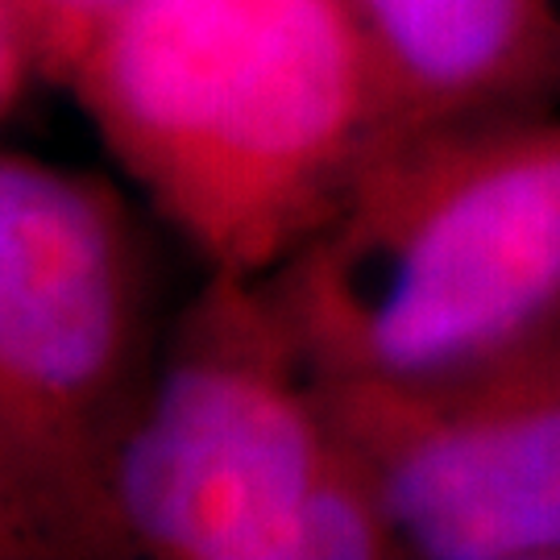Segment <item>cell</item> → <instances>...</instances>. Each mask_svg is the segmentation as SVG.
Instances as JSON below:
<instances>
[{
	"label": "cell",
	"mask_w": 560,
	"mask_h": 560,
	"mask_svg": "<svg viewBox=\"0 0 560 560\" xmlns=\"http://www.w3.org/2000/svg\"><path fill=\"white\" fill-rule=\"evenodd\" d=\"M117 171L208 275L270 279L378 145V96L340 0H113L55 46Z\"/></svg>",
	"instance_id": "cell-1"
},
{
	"label": "cell",
	"mask_w": 560,
	"mask_h": 560,
	"mask_svg": "<svg viewBox=\"0 0 560 560\" xmlns=\"http://www.w3.org/2000/svg\"><path fill=\"white\" fill-rule=\"evenodd\" d=\"M104 4H113V0H21V9H25V21H30V30H34V50H38V71L46 67V59L55 55V46H59L75 25L92 18L96 9Z\"/></svg>",
	"instance_id": "cell-8"
},
{
	"label": "cell",
	"mask_w": 560,
	"mask_h": 560,
	"mask_svg": "<svg viewBox=\"0 0 560 560\" xmlns=\"http://www.w3.org/2000/svg\"><path fill=\"white\" fill-rule=\"evenodd\" d=\"M0 560H38L34 544L25 536L21 520L13 515V506L4 502V494H0Z\"/></svg>",
	"instance_id": "cell-9"
},
{
	"label": "cell",
	"mask_w": 560,
	"mask_h": 560,
	"mask_svg": "<svg viewBox=\"0 0 560 560\" xmlns=\"http://www.w3.org/2000/svg\"><path fill=\"white\" fill-rule=\"evenodd\" d=\"M129 557H402L270 279L208 275L117 460Z\"/></svg>",
	"instance_id": "cell-3"
},
{
	"label": "cell",
	"mask_w": 560,
	"mask_h": 560,
	"mask_svg": "<svg viewBox=\"0 0 560 560\" xmlns=\"http://www.w3.org/2000/svg\"><path fill=\"white\" fill-rule=\"evenodd\" d=\"M270 287L320 374L432 378L560 328V104L378 145Z\"/></svg>",
	"instance_id": "cell-2"
},
{
	"label": "cell",
	"mask_w": 560,
	"mask_h": 560,
	"mask_svg": "<svg viewBox=\"0 0 560 560\" xmlns=\"http://www.w3.org/2000/svg\"><path fill=\"white\" fill-rule=\"evenodd\" d=\"M316 378L402 557L560 560V328L432 378Z\"/></svg>",
	"instance_id": "cell-5"
},
{
	"label": "cell",
	"mask_w": 560,
	"mask_h": 560,
	"mask_svg": "<svg viewBox=\"0 0 560 560\" xmlns=\"http://www.w3.org/2000/svg\"><path fill=\"white\" fill-rule=\"evenodd\" d=\"M154 282L113 183L0 150V494L38 560H120L117 460L154 374Z\"/></svg>",
	"instance_id": "cell-4"
},
{
	"label": "cell",
	"mask_w": 560,
	"mask_h": 560,
	"mask_svg": "<svg viewBox=\"0 0 560 560\" xmlns=\"http://www.w3.org/2000/svg\"><path fill=\"white\" fill-rule=\"evenodd\" d=\"M340 4L374 80L378 145L457 120L560 104V0Z\"/></svg>",
	"instance_id": "cell-6"
},
{
	"label": "cell",
	"mask_w": 560,
	"mask_h": 560,
	"mask_svg": "<svg viewBox=\"0 0 560 560\" xmlns=\"http://www.w3.org/2000/svg\"><path fill=\"white\" fill-rule=\"evenodd\" d=\"M30 75H42L34 30L25 21L21 0H0V117L21 101Z\"/></svg>",
	"instance_id": "cell-7"
}]
</instances>
